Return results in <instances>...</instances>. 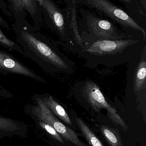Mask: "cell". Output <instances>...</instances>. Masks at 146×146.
Wrapping results in <instances>:
<instances>
[{
  "instance_id": "cell-16",
  "label": "cell",
  "mask_w": 146,
  "mask_h": 146,
  "mask_svg": "<svg viewBox=\"0 0 146 146\" xmlns=\"http://www.w3.org/2000/svg\"><path fill=\"white\" fill-rule=\"evenodd\" d=\"M39 126L45 130L53 139L60 143L63 144L64 141L61 135L52 127L46 123L41 120H39Z\"/></svg>"
},
{
  "instance_id": "cell-21",
  "label": "cell",
  "mask_w": 146,
  "mask_h": 146,
  "mask_svg": "<svg viewBox=\"0 0 146 146\" xmlns=\"http://www.w3.org/2000/svg\"><path fill=\"white\" fill-rule=\"evenodd\" d=\"M1 3V0H0V3Z\"/></svg>"
},
{
  "instance_id": "cell-10",
  "label": "cell",
  "mask_w": 146,
  "mask_h": 146,
  "mask_svg": "<svg viewBox=\"0 0 146 146\" xmlns=\"http://www.w3.org/2000/svg\"><path fill=\"white\" fill-rule=\"evenodd\" d=\"M66 10V19L69 25V27L73 30L76 42L81 46L83 43L79 34L77 22L76 3L74 0H67Z\"/></svg>"
},
{
  "instance_id": "cell-17",
  "label": "cell",
  "mask_w": 146,
  "mask_h": 146,
  "mask_svg": "<svg viewBox=\"0 0 146 146\" xmlns=\"http://www.w3.org/2000/svg\"><path fill=\"white\" fill-rule=\"evenodd\" d=\"M0 44L8 48H14L16 47L15 43L6 37L1 30H0Z\"/></svg>"
},
{
  "instance_id": "cell-9",
  "label": "cell",
  "mask_w": 146,
  "mask_h": 146,
  "mask_svg": "<svg viewBox=\"0 0 146 146\" xmlns=\"http://www.w3.org/2000/svg\"><path fill=\"white\" fill-rule=\"evenodd\" d=\"M25 128L19 123L7 117H0V139L13 135H21Z\"/></svg>"
},
{
  "instance_id": "cell-20",
  "label": "cell",
  "mask_w": 146,
  "mask_h": 146,
  "mask_svg": "<svg viewBox=\"0 0 146 146\" xmlns=\"http://www.w3.org/2000/svg\"><path fill=\"white\" fill-rule=\"evenodd\" d=\"M121 1H123L125 2L129 3H132V0H121Z\"/></svg>"
},
{
  "instance_id": "cell-1",
  "label": "cell",
  "mask_w": 146,
  "mask_h": 146,
  "mask_svg": "<svg viewBox=\"0 0 146 146\" xmlns=\"http://www.w3.org/2000/svg\"><path fill=\"white\" fill-rule=\"evenodd\" d=\"M75 3L81 4L95 9L117 22L121 25L139 31L143 33L145 39V31L127 13L109 0H74Z\"/></svg>"
},
{
  "instance_id": "cell-13",
  "label": "cell",
  "mask_w": 146,
  "mask_h": 146,
  "mask_svg": "<svg viewBox=\"0 0 146 146\" xmlns=\"http://www.w3.org/2000/svg\"><path fill=\"white\" fill-rule=\"evenodd\" d=\"M15 12L18 13L26 11L31 16L37 13V6L36 0H10Z\"/></svg>"
},
{
  "instance_id": "cell-5",
  "label": "cell",
  "mask_w": 146,
  "mask_h": 146,
  "mask_svg": "<svg viewBox=\"0 0 146 146\" xmlns=\"http://www.w3.org/2000/svg\"><path fill=\"white\" fill-rule=\"evenodd\" d=\"M21 35L31 49L46 62L61 69L67 68L64 61L44 43L27 32H22Z\"/></svg>"
},
{
  "instance_id": "cell-7",
  "label": "cell",
  "mask_w": 146,
  "mask_h": 146,
  "mask_svg": "<svg viewBox=\"0 0 146 146\" xmlns=\"http://www.w3.org/2000/svg\"><path fill=\"white\" fill-rule=\"evenodd\" d=\"M0 69L40 80L33 72L4 52L0 51Z\"/></svg>"
},
{
  "instance_id": "cell-6",
  "label": "cell",
  "mask_w": 146,
  "mask_h": 146,
  "mask_svg": "<svg viewBox=\"0 0 146 146\" xmlns=\"http://www.w3.org/2000/svg\"><path fill=\"white\" fill-rule=\"evenodd\" d=\"M139 42L132 39L111 40L101 39L94 42L85 49L86 52L98 56L113 55L121 53L130 45Z\"/></svg>"
},
{
  "instance_id": "cell-18",
  "label": "cell",
  "mask_w": 146,
  "mask_h": 146,
  "mask_svg": "<svg viewBox=\"0 0 146 146\" xmlns=\"http://www.w3.org/2000/svg\"><path fill=\"white\" fill-rule=\"evenodd\" d=\"M0 24L3 26H6L7 24L5 23V21L3 20V19H2L1 15H0Z\"/></svg>"
},
{
  "instance_id": "cell-15",
  "label": "cell",
  "mask_w": 146,
  "mask_h": 146,
  "mask_svg": "<svg viewBox=\"0 0 146 146\" xmlns=\"http://www.w3.org/2000/svg\"><path fill=\"white\" fill-rule=\"evenodd\" d=\"M75 122L81 132L91 146H104L82 119L75 117Z\"/></svg>"
},
{
  "instance_id": "cell-19",
  "label": "cell",
  "mask_w": 146,
  "mask_h": 146,
  "mask_svg": "<svg viewBox=\"0 0 146 146\" xmlns=\"http://www.w3.org/2000/svg\"><path fill=\"white\" fill-rule=\"evenodd\" d=\"M140 1H141V3H142V4H143V6H144L145 9H146V0H140Z\"/></svg>"
},
{
  "instance_id": "cell-8",
  "label": "cell",
  "mask_w": 146,
  "mask_h": 146,
  "mask_svg": "<svg viewBox=\"0 0 146 146\" xmlns=\"http://www.w3.org/2000/svg\"><path fill=\"white\" fill-rule=\"evenodd\" d=\"M47 12L56 28L63 35L66 33L65 17L51 0H36Z\"/></svg>"
},
{
  "instance_id": "cell-4",
  "label": "cell",
  "mask_w": 146,
  "mask_h": 146,
  "mask_svg": "<svg viewBox=\"0 0 146 146\" xmlns=\"http://www.w3.org/2000/svg\"><path fill=\"white\" fill-rule=\"evenodd\" d=\"M85 18L89 31L99 38L117 40L125 37L109 21L99 19L90 13H85Z\"/></svg>"
},
{
  "instance_id": "cell-2",
  "label": "cell",
  "mask_w": 146,
  "mask_h": 146,
  "mask_svg": "<svg viewBox=\"0 0 146 146\" xmlns=\"http://www.w3.org/2000/svg\"><path fill=\"white\" fill-rule=\"evenodd\" d=\"M83 93L84 97L95 111L99 112L102 109H105L108 117L113 123L120 126L124 131H127L128 127L116 109L107 103L97 84L92 82H87L83 88Z\"/></svg>"
},
{
  "instance_id": "cell-11",
  "label": "cell",
  "mask_w": 146,
  "mask_h": 146,
  "mask_svg": "<svg viewBox=\"0 0 146 146\" xmlns=\"http://www.w3.org/2000/svg\"><path fill=\"white\" fill-rule=\"evenodd\" d=\"M146 60L145 53L142 56L136 69L134 80L133 89L135 94L139 93L146 88Z\"/></svg>"
},
{
  "instance_id": "cell-12",
  "label": "cell",
  "mask_w": 146,
  "mask_h": 146,
  "mask_svg": "<svg viewBox=\"0 0 146 146\" xmlns=\"http://www.w3.org/2000/svg\"><path fill=\"white\" fill-rule=\"evenodd\" d=\"M42 100L55 115L59 117L67 124L72 125V121L67 113L64 108L53 99L52 96L45 97Z\"/></svg>"
},
{
  "instance_id": "cell-3",
  "label": "cell",
  "mask_w": 146,
  "mask_h": 146,
  "mask_svg": "<svg viewBox=\"0 0 146 146\" xmlns=\"http://www.w3.org/2000/svg\"><path fill=\"white\" fill-rule=\"evenodd\" d=\"M37 105L33 107L32 112L38 118L52 126L63 138L76 146H87L79 139L78 135L74 130L61 122L41 99H37Z\"/></svg>"
},
{
  "instance_id": "cell-14",
  "label": "cell",
  "mask_w": 146,
  "mask_h": 146,
  "mask_svg": "<svg viewBox=\"0 0 146 146\" xmlns=\"http://www.w3.org/2000/svg\"><path fill=\"white\" fill-rule=\"evenodd\" d=\"M100 129L110 146H123L119 129L106 125L101 126Z\"/></svg>"
}]
</instances>
